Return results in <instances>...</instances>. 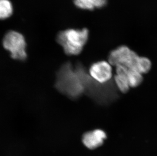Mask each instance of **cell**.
<instances>
[{
    "mask_svg": "<svg viewBox=\"0 0 157 156\" xmlns=\"http://www.w3.org/2000/svg\"><path fill=\"white\" fill-rule=\"evenodd\" d=\"M127 78L130 87L132 88L138 87L143 81L142 74L134 69H128Z\"/></svg>",
    "mask_w": 157,
    "mask_h": 156,
    "instance_id": "8",
    "label": "cell"
},
{
    "mask_svg": "<svg viewBox=\"0 0 157 156\" xmlns=\"http://www.w3.org/2000/svg\"><path fill=\"white\" fill-rule=\"evenodd\" d=\"M3 46L10 53L12 58L24 61L27 58L26 43L22 34L17 32L10 31L3 39Z\"/></svg>",
    "mask_w": 157,
    "mask_h": 156,
    "instance_id": "3",
    "label": "cell"
},
{
    "mask_svg": "<svg viewBox=\"0 0 157 156\" xmlns=\"http://www.w3.org/2000/svg\"><path fill=\"white\" fill-rule=\"evenodd\" d=\"M106 137V133L102 130H94L85 133L82 137V141L86 147L94 150L101 147Z\"/></svg>",
    "mask_w": 157,
    "mask_h": 156,
    "instance_id": "5",
    "label": "cell"
},
{
    "mask_svg": "<svg viewBox=\"0 0 157 156\" xmlns=\"http://www.w3.org/2000/svg\"><path fill=\"white\" fill-rule=\"evenodd\" d=\"M107 2V0H74L77 7L85 10H94L104 7Z\"/></svg>",
    "mask_w": 157,
    "mask_h": 156,
    "instance_id": "7",
    "label": "cell"
},
{
    "mask_svg": "<svg viewBox=\"0 0 157 156\" xmlns=\"http://www.w3.org/2000/svg\"><path fill=\"white\" fill-rule=\"evenodd\" d=\"M151 63L150 59L144 57H140L137 71L143 75L148 72L151 69Z\"/></svg>",
    "mask_w": 157,
    "mask_h": 156,
    "instance_id": "10",
    "label": "cell"
},
{
    "mask_svg": "<svg viewBox=\"0 0 157 156\" xmlns=\"http://www.w3.org/2000/svg\"><path fill=\"white\" fill-rule=\"evenodd\" d=\"M13 7L9 0H0V19H4L12 15Z\"/></svg>",
    "mask_w": 157,
    "mask_h": 156,
    "instance_id": "9",
    "label": "cell"
},
{
    "mask_svg": "<svg viewBox=\"0 0 157 156\" xmlns=\"http://www.w3.org/2000/svg\"><path fill=\"white\" fill-rule=\"evenodd\" d=\"M89 73L92 79L97 82L104 83L113 77L112 65L105 61L95 62L90 66Z\"/></svg>",
    "mask_w": 157,
    "mask_h": 156,
    "instance_id": "4",
    "label": "cell"
},
{
    "mask_svg": "<svg viewBox=\"0 0 157 156\" xmlns=\"http://www.w3.org/2000/svg\"><path fill=\"white\" fill-rule=\"evenodd\" d=\"M89 38V31L68 29L60 32L58 35V43L64 51L69 55H76L81 53Z\"/></svg>",
    "mask_w": 157,
    "mask_h": 156,
    "instance_id": "1",
    "label": "cell"
},
{
    "mask_svg": "<svg viewBox=\"0 0 157 156\" xmlns=\"http://www.w3.org/2000/svg\"><path fill=\"white\" fill-rule=\"evenodd\" d=\"M140 58V56L127 46H122L110 53L108 62L112 66L123 65L128 69L137 70Z\"/></svg>",
    "mask_w": 157,
    "mask_h": 156,
    "instance_id": "2",
    "label": "cell"
},
{
    "mask_svg": "<svg viewBox=\"0 0 157 156\" xmlns=\"http://www.w3.org/2000/svg\"><path fill=\"white\" fill-rule=\"evenodd\" d=\"M128 70V68L123 65L116 66L114 81L117 88L122 93H127L130 88L127 78Z\"/></svg>",
    "mask_w": 157,
    "mask_h": 156,
    "instance_id": "6",
    "label": "cell"
}]
</instances>
